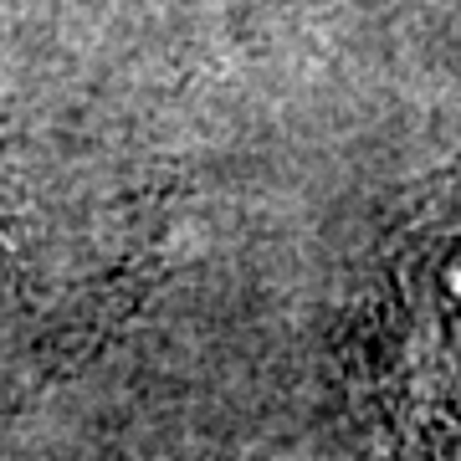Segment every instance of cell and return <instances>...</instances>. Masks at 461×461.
Wrapping results in <instances>:
<instances>
[{
  "instance_id": "1",
  "label": "cell",
  "mask_w": 461,
  "mask_h": 461,
  "mask_svg": "<svg viewBox=\"0 0 461 461\" xmlns=\"http://www.w3.org/2000/svg\"><path fill=\"white\" fill-rule=\"evenodd\" d=\"M354 400L379 461H446L461 446V159L384 251Z\"/></svg>"
}]
</instances>
